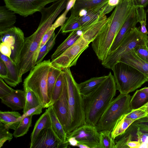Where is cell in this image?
<instances>
[{
	"label": "cell",
	"mask_w": 148,
	"mask_h": 148,
	"mask_svg": "<svg viewBox=\"0 0 148 148\" xmlns=\"http://www.w3.org/2000/svg\"><path fill=\"white\" fill-rule=\"evenodd\" d=\"M134 6L132 0H120L99 33L92 42V47L98 58L106 57L118 32Z\"/></svg>",
	"instance_id": "1"
},
{
	"label": "cell",
	"mask_w": 148,
	"mask_h": 148,
	"mask_svg": "<svg viewBox=\"0 0 148 148\" xmlns=\"http://www.w3.org/2000/svg\"><path fill=\"white\" fill-rule=\"evenodd\" d=\"M117 90L114 76L110 72L98 87L87 95L83 96L86 124L95 126L114 99Z\"/></svg>",
	"instance_id": "2"
},
{
	"label": "cell",
	"mask_w": 148,
	"mask_h": 148,
	"mask_svg": "<svg viewBox=\"0 0 148 148\" xmlns=\"http://www.w3.org/2000/svg\"><path fill=\"white\" fill-rule=\"evenodd\" d=\"M65 78L68 95L69 112L64 130L67 134L86 124L83 96L78 84L74 79L70 68L62 70Z\"/></svg>",
	"instance_id": "3"
},
{
	"label": "cell",
	"mask_w": 148,
	"mask_h": 148,
	"mask_svg": "<svg viewBox=\"0 0 148 148\" xmlns=\"http://www.w3.org/2000/svg\"><path fill=\"white\" fill-rule=\"evenodd\" d=\"M111 69L117 89L120 93L129 94L148 82L147 77L144 74L123 62H117Z\"/></svg>",
	"instance_id": "4"
},
{
	"label": "cell",
	"mask_w": 148,
	"mask_h": 148,
	"mask_svg": "<svg viewBox=\"0 0 148 148\" xmlns=\"http://www.w3.org/2000/svg\"><path fill=\"white\" fill-rule=\"evenodd\" d=\"M50 27L39 23L36 31L25 38L24 45L17 65L21 77L36 65L43 35Z\"/></svg>",
	"instance_id": "5"
},
{
	"label": "cell",
	"mask_w": 148,
	"mask_h": 148,
	"mask_svg": "<svg viewBox=\"0 0 148 148\" xmlns=\"http://www.w3.org/2000/svg\"><path fill=\"white\" fill-rule=\"evenodd\" d=\"M51 66L50 59L36 64L30 70L25 79L23 88H28L33 91L44 104V108H48L50 101L47 95V78Z\"/></svg>",
	"instance_id": "6"
},
{
	"label": "cell",
	"mask_w": 148,
	"mask_h": 148,
	"mask_svg": "<svg viewBox=\"0 0 148 148\" xmlns=\"http://www.w3.org/2000/svg\"><path fill=\"white\" fill-rule=\"evenodd\" d=\"M131 96L120 93L109 104L95 127L99 132L103 130L111 132L118 120L123 116L130 112Z\"/></svg>",
	"instance_id": "7"
},
{
	"label": "cell",
	"mask_w": 148,
	"mask_h": 148,
	"mask_svg": "<svg viewBox=\"0 0 148 148\" xmlns=\"http://www.w3.org/2000/svg\"><path fill=\"white\" fill-rule=\"evenodd\" d=\"M148 40L147 35L142 34L139 28L135 27L125 36L117 49L109 53L101 61L102 65L106 68L112 69L120 61L123 55L137 46L146 44Z\"/></svg>",
	"instance_id": "8"
},
{
	"label": "cell",
	"mask_w": 148,
	"mask_h": 148,
	"mask_svg": "<svg viewBox=\"0 0 148 148\" xmlns=\"http://www.w3.org/2000/svg\"><path fill=\"white\" fill-rule=\"evenodd\" d=\"M90 43L81 35L72 45L58 57L51 60V65L61 70L75 66L79 58L88 48Z\"/></svg>",
	"instance_id": "9"
},
{
	"label": "cell",
	"mask_w": 148,
	"mask_h": 148,
	"mask_svg": "<svg viewBox=\"0 0 148 148\" xmlns=\"http://www.w3.org/2000/svg\"><path fill=\"white\" fill-rule=\"evenodd\" d=\"M25 40L22 30L15 26L0 32V42L7 43L10 46L11 54L10 58L17 65L19 62Z\"/></svg>",
	"instance_id": "10"
},
{
	"label": "cell",
	"mask_w": 148,
	"mask_h": 148,
	"mask_svg": "<svg viewBox=\"0 0 148 148\" xmlns=\"http://www.w3.org/2000/svg\"><path fill=\"white\" fill-rule=\"evenodd\" d=\"M59 0H4L5 5L24 17L40 12L48 4Z\"/></svg>",
	"instance_id": "11"
},
{
	"label": "cell",
	"mask_w": 148,
	"mask_h": 148,
	"mask_svg": "<svg viewBox=\"0 0 148 148\" xmlns=\"http://www.w3.org/2000/svg\"><path fill=\"white\" fill-rule=\"evenodd\" d=\"M74 137L78 144L89 148H99L100 135L95 126L86 124L67 134L66 137Z\"/></svg>",
	"instance_id": "12"
},
{
	"label": "cell",
	"mask_w": 148,
	"mask_h": 148,
	"mask_svg": "<svg viewBox=\"0 0 148 148\" xmlns=\"http://www.w3.org/2000/svg\"><path fill=\"white\" fill-rule=\"evenodd\" d=\"M69 145L67 141L62 142L51 127L40 132L31 148H66Z\"/></svg>",
	"instance_id": "13"
},
{
	"label": "cell",
	"mask_w": 148,
	"mask_h": 148,
	"mask_svg": "<svg viewBox=\"0 0 148 148\" xmlns=\"http://www.w3.org/2000/svg\"><path fill=\"white\" fill-rule=\"evenodd\" d=\"M64 76L63 88L61 94L52 106L56 114L64 129L67 122L69 109L67 90L64 74Z\"/></svg>",
	"instance_id": "14"
},
{
	"label": "cell",
	"mask_w": 148,
	"mask_h": 148,
	"mask_svg": "<svg viewBox=\"0 0 148 148\" xmlns=\"http://www.w3.org/2000/svg\"><path fill=\"white\" fill-rule=\"evenodd\" d=\"M107 17L104 13L100 14L93 22L82 28V36L86 41L90 43L96 38L108 21Z\"/></svg>",
	"instance_id": "15"
},
{
	"label": "cell",
	"mask_w": 148,
	"mask_h": 148,
	"mask_svg": "<svg viewBox=\"0 0 148 148\" xmlns=\"http://www.w3.org/2000/svg\"><path fill=\"white\" fill-rule=\"evenodd\" d=\"M138 23V22L136 18V7L134 6L132 12L116 36L109 53L117 49L127 34L136 27Z\"/></svg>",
	"instance_id": "16"
},
{
	"label": "cell",
	"mask_w": 148,
	"mask_h": 148,
	"mask_svg": "<svg viewBox=\"0 0 148 148\" xmlns=\"http://www.w3.org/2000/svg\"><path fill=\"white\" fill-rule=\"evenodd\" d=\"M1 102L12 110L23 109L25 104V92L24 90L13 89L8 95L0 98Z\"/></svg>",
	"instance_id": "17"
},
{
	"label": "cell",
	"mask_w": 148,
	"mask_h": 148,
	"mask_svg": "<svg viewBox=\"0 0 148 148\" xmlns=\"http://www.w3.org/2000/svg\"><path fill=\"white\" fill-rule=\"evenodd\" d=\"M0 58L4 62L8 70V77L5 81L10 86L15 87L22 81L17 65L8 57L0 53Z\"/></svg>",
	"instance_id": "18"
},
{
	"label": "cell",
	"mask_w": 148,
	"mask_h": 148,
	"mask_svg": "<svg viewBox=\"0 0 148 148\" xmlns=\"http://www.w3.org/2000/svg\"><path fill=\"white\" fill-rule=\"evenodd\" d=\"M120 61L132 66L148 77V63L140 58L133 49L123 55Z\"/></svg>",
	"instance_id": "19"
},
{
	"label": "cell",
	"mask_w": 148,
	"mask_h": 148,
	"mask_svg": "<svg viewBox=\"0 0 148 148\" xmlns=\"http://www.w3.org/2000/svg\"><path fill=\"white\" fill-rule=\"evenodd\" d=\"M108 1V0H107L96 6L88 9H85L86 10V12L84 16H77V20L81 25V29L90 24L100 14L104 12L107 6Z\"/></svg>",
	"instance_id": "20"
},
{
	"label": "cell",
	"mask_w": 148,
	"mask_h": 148,
	"mask_svg": "<svg viewBox=\"0 0 148 148\" xmlns=\"http://www.w3.org/2000/svg\"><path fill=\"white\" fill-rule=\"evenodd\" d=\"M138 128L133 123L123 134L116 137L114 139L116 148H129L127 145L129 142L138 141Z\"/></svg>",
	"instance_id": "21"
},
{
	"label": "cell",
	"mask_w": 148,
	"mask_h": 148,
	"mask_svg": "<svg viewBox=\"0 0 148 148\" xmlns=\"http://www.w3.org/2000/svg\"><path fill=\"white\" fill-rule=\"evenodd\" d=\"M15 14L5 5L0 7V32L14 26L16 19Z\"/></svg>",
	"instance_id": "22"
},
{
	"label": "cell",
	"mask_w": 148,
	"mask_h": 148,
	"mask_svg": "<svg viewBox=\"0 0 148 148\" xmlns=\"http://www.w3.org/2000/svg\"><path fill=\"white\" fill-rule=\"evenodd\" d=\"M51 127V123L48 108L36 121L30 136V148H31L40 132L44 128Z\"/></svg>",
	"instance_id": "23"
},
{
	"label": "cell",
	"mask_w": 148,
	"mask_h": 148,
	"mask_svg": "<svg viewBox=\"0 0 148 148\" xmlns=\"http://www.w3.org/2000/svg\"><path fill=\"white\" fill-rule=\"evenodd\" d=\"M82 33V31L80 30L71 32L67 38L59 45L51 55V60L58 57L72 45L81 36Z\"/></svg>",
	"instance_id": "24"
},
{
	"label": "cell",
	"mask_w": 148,
	"mask_h": 148,
	"mask_svg": "<svg viewBox=\"0 0 148 148\" xmlns=\"http://www.w3.org/2000/svg\"><path fill=\"white\" fill-rule=\"evenodd\" d=\"M107 77V75L92 77L78 84L80 93L82 96L87 95L98 87Z\"/></svg>",
	"instance_id": "25"
},
{
	"label": "cell",
	"mask_w": 148,
	"mask_h": 148,
	"mask_svg": "<svg viewBox=\"0 0 148 148\" xmlns=\"http://www.w3.org/2000/svg\"><path fill=\"white\" fill-rule=\"evenodd\" d=\"M50 118L51 127L54 132L62 143L66 141L67 134L56 114L52 106L48 108Z\"/></svg>",
	"instance_id": "26"
},
{
	"label": "cell",
	"mask_w": 148,
	"mask_h": 148,
	"mask_svg": "<svg viewBox=\"0 0 148 148\" xmlns=\"http://www.w3.org/2000/svg\"><path fill=\"white\" fill-rule=\"evenodd\" d=\"M21 115L18 112L0 111V122L8 127L10 129L15 130L19 122L17 121Z\"/></svg>",
	"instance_id": "27"
},
{
	"label": "cell",
	"mask_w": 148,
	"mask_h": 148,
	"mask_svg": "<svg viewBox=\"0 0 148 148\" xmlns=\"http://www.w3.org/2000/svg\"><path fill=\"white\" fill-rule=\"evenodd\" d=\"M125 114L118 120L111 132V136L114 139L123 134L129 126L135 121L134 120L126 118Z\"/></svg>",
	"instance_id": "28"
},
{
	"label": "cell",
	"mask_w": 148,
	"mask_h": 148,
	"mask_svg": "<svg viewBox=\"0 0 148 148\" xmlns=\"http://www.w3.org/2000/svg\"><path fill=\"white\" fill-rule=\"evenodd\" d=\"M107 0H76L74 6L70 10L71 14L77 16L79 11L83 9H88L96 6Z\"/></svg>",
	"instance_id": "29"
},
{
	"label": "cell",
	"mask_w": 148,
	"mask_h": 148,
	"mask_svg": "<svg viewBox=\"0 0 148 148\" xmlns=\"http://www.w3.org/2000/svg\"><path fill=\"white\" fill-rule=\"evenodd\" d=\"M24 90L25 92V101L23 113L42 103L37 95L32 90L28 88L24 89Z\"/></svg>",
	"instance_id": "30"
},
{
	"label": "cell",
	"mask_w": 148,
	"mask_h": 148,
	"mask_svg": "<svg viewBox=\"0 0 148 148\" xmlns=\"http://www.w3.org/2000/svg\"><path fill=\"white\" fill-rule=\"evenodd\" d=\"M148 101V94L137 90L131 97L130 106L132 110L144 106Z\"/></svg>",
	"instance_id": "31"
},
{
	"label": "cell",
	"mask_w": 148,
	"mask_h": 148,
	"mask_svg": "<svg viewBox=\"0 0 148 148\" xmlns=\"http://www.w3.org/2000/svg\"><path fill=\"white\" fill-rule=\"evenodd\" d=\"M62 71L61 70L53 67L51 65L49 69L47 78V90L50 103L57 78Z\"/></svg>",
	"instance_id": "32"
},
{
	"label": "cell",
	"mask_w": 148,
	"mask_h": 148,
	"mask_svg": "<svg viewBox=\"0 0 148 148\" xmlns=\"http://www.w3.org/2000/svg\"><path fill=\"white\" fill-rule=\"evenodd\" d=\"M32 118V116H27L20 121L13 134L14 137L18 138L21 137L27 133L31 125Z\"/></svg>",
	"instance_id": "33"
},
{
	"label": "cell",
	"mask_w": 148,
	"mask_h": 148,
	"mask_svg": "<svg viewBox=\"0 0 148 148\" xmlns=\"http://www.w3.org/2000/svg\"><path fill=\"white\" fill-rule=\"evenodd\" d=\"M77 18V17L70 15L59 30L62 33L65 34L74 31L80 30L82 26Z\"/></svg>",
	"instance_id": "34"
},
{
	"label": "cell",
	"mask_w": 148,
	"mask_h": 148,
	"mask_svg": "<svg viewBox=\"0 0 148 148\" xmlns=\"http://www.w3.org/2000/svg\"><path fill=\"white\" fill-rule=\"evenodd\" d=\"M111 132L108 130L99 132V148H116L114 140L111 136Z\"/></svg>",
	"instance_id": "35"
},
{
	"label": "cell",
	"mask_w": 148,
	"mask_h": 148,
	"mask_svg": "<svg viewBox=\"0 0 148 148\" xmlns=\"http://www.w3.org/2000/svg\"><path fill=\"white\" fill-rule=\"evenodd\" d=\"M56 34L55 32L53 33L50 39L40 49L36 64H38L42 62L45 56L52 49L55 44L56 38L59 33Z\"/></svg>",
	"instance_id": "36"
},
{
	"label": "cell",
	"mask_w": 148,
	"mask_h": 148,
	"mask_svg": "<svg viewBox=\"0 0 148 148\" xmlns=\"http://www.w3.org/2000/svg\"><path fill=\"white\" fill-rule=\"evenodd\" d=\"M64 77V73L62 71L57 78L48 108L52 106L60 97L63 89Z\"/></svg>",
	"instance_id": "37"
},
{
	"label": "cell",
	"mask_w": 148,
	"mask_h": 148,
	"mask_svg": "<svg viewBox=\"0 0 148 148\" xmlns=\"http://www.w3.org/2000/svg\"><path fill=\"white\" fill-rule=\"evenodd\" d=\"M137 19L140 24L141 32L145 34H148L146 27V13L144 8L142 7H136Z\"/></svg>",
	"instance_id": "38"
},
{
	"label": "cell",
	"mask_w": 148,
	"mask_h": 148,
	"mask_svg": "<svg viewBox=\"0 0 148 148\" xmlns=\"http://www.w3.org/2000/svg\"><path fill=\"white\" fill-rule=\"evenodd\" d=\"M10 128L4 124L0 122V148L7 141H10L13 138V134L9 131Z\"/></svg>",
	"instance_id": "39"
},
{
	"label": "cell",
	"mask_w": 148,
	"mask_h": 148,
	"mask_svg": "<svg viewBox=\"0 0 148 148\" xmlns=\"http://www.w3.org/2000/svg\"><path fill=\"white\" fill-rule=\"evenodd\" d=\"M148 114L146 112V108L144 105L141 107L132 110L128 113L126 114V118L134 120L135 121L145 117Z\"/></svg>",
	"instance_id": "40"
},
{
	"label": "cell",
	"mask_w": 148,
	"mask_h": 148,
	"mask_svg": "<svg viewBox=\"0 0 148 148\" xmlns=\"http://www.w3.org/2000/svg\"><path fill=\"white\" fill-rule=\"evenodd\" d=\"M133 49L140 58L148 63V48L146 43L137 46Z\"/></svg>",
	"instance_id": "41"
},
{
	"label": "cell",
	"mask_w": 148,
	"mask_h": 148,
	"mask_svg": "<svg viewBox=\"0 0 148 148\" xmlns=\"http://www.w3.org/2000/svg\"><path fill=\"white\" fill-rule=\"evenodd\" d=\"M44 104L42 103L38 106L29 110L25 113H23V114L18 119L17 122H19L25 117L40 114L42 112V110L44 108Z\"/></svg>",
	"instance_id": "42"
},
{
	"label": "cell",
	"mask_w": 148,
	"mask_h": 148,
	"mask_svg": "<svg viewBox=\"0 0 148 148\" xmlns=\"http://www.w3.org/2000/svg\"><path fill=\"white\" fill-rule=\"evenodd\" d=\"M13 89L9 87L0 77V98H1L10 94Z\"/></svg>",
	"instance_id": "43"
},
{
	"label": "cell",
	"mask_w": 148,
	"mask_h": 148,
	"mask_svg": "<svg viewBox=\"0 0 148 148\" xmlns=\"http://www.w3.org/2000/svg\"><path fill=\"white\" fill-rule=\"evenodd\" d=\"M55 30L51 26L50 27L43 35L40 45V49L43 47L50 39L54 32Z\"/></svg>",
	"instance_id": "44"
},
{
	"label": "cell",
	"mask_w": 148,
	"mask_h": 148,
	"mask_svg": "<svg viewBox=\"0 0 148 148\" xmlns=\"http://www.w3.org/2000/svg\"><path fill=\"white\" fill-rule=\"evenodd\" d=\"M67 14V13L64 12L53 24L51 26L55 29L59 27H62L68 18L66 16Z\"/></svg>",
	"instance_id": "45"
},
{
	"label": "cell",
	"mask_w": 148,
	"mask_h": 148,
	"mask_svg": "<svg viewBox=\"0 0 148 148\" xmlns=\"http://www.w3.org/2000/svg\"><path fill=\"white\" fill-rule=\"evenodd\" d=\"M133 123L138 127L148 129V115L136 120Z\"/></svg>",
	"instance_id": "46"
},
{
	"label": "cell",
	"mask_w": 148,
	"mask_h": 148,
	"mask_svg": "<svg viewBox=\"0 0 148 148\" xmlns=\"http://www.w3.org/2000/svg\"><path fill=\"white\" fill-rule=\"evenodd\" d=\"M0 51L1 53L10 58L11 54V49L10 46L8 43L1 42Z\"/></svg>",
	"instance_id": "47"
},
{
	"label": "cell",
	"mask_w": 148,
	"mask_h": 148,
	"mask_svg": "<svg viewBox=\"0 0 148 148\" xmlns=\"http://www.w3.org/2000/svg\"><path fill=\"white\" fill-rule=\"evenodd\" d=\"M8 70L5 64L0 58V77L4 80L8 77Z\"/></svg>",
	"instance_id": "48"
},
{
	"label": "cell",
	"mask_w": 148,
	"mask_h": 148,
	"mask_svg": "<svg viewBox=\"0 0 148 148\" xmlns=\"http://www.w3.org/2000/svg\"><path fill=\"white\" fill-rule=\"evenodd\" d=\"M134 5L135 7L145 8L148 4V0H132Z\"/></svg>",
	"instance_id": "49"
},
{
	"label": "cell",
	"mask_w": 148,
	"mask_h": 148,
	"mask_svg": "<svg viewBox=\"0 0 148 148\" xmlns=\"http://www.w3.org/2000/svg\"><path fill=\"white\" fill-rule=\"evenodd\" d=\"M66 141L69 143V145L73 147H76L78 144L77 140L74 137H66Z\"/></svg>",
	"instance_id": "50"
},
{
	"label": "cell",
	"mask_w": 148,
	"mask_h": 148,
	"mask_svg": "<svg viewBox=\"0 0 148 148\" xmlns=\"http://www.w3.org/2000/svg\"><path fill=\"white\" fill-rule=\"evenodd\" d=\"M140 145V142L136 141H131L127 144L129 148H139Z\"/></svg>",
	"instance_id": "51"
},
{
	"label": "cell",
	"mask_w": 148,
	"mask_h": 148,
	"mask_svg": "<svg viewBox=\"0 0 148 148\" xmlns=\"http://www.w3.org/2000/svg\"><path fill=\"white\" fill-rule=\"evenodd\" d=\"M120 0H108V5L114 8L119 4Z\"/></svg>",
	"instance_id": "52"
},
{
	"label": "cell",
	"mask_w": 148,
	"mask_h": 148,
	"mask_svg": "<svg viewBox=\"0 0 148 148\" xmlns=\"http://www.w3.org/2000/svg\"><path fill=\"white\" fill-rule=\"evenodd\" d=\"M139 148H148V143H140Z\"/></svg>",
	"instance_id": "53"
},
{
	"label": "cell",
	"mask_w": 148,
	"mask_h": 148,
	"mask_svg": "<svg viewBox=\"0 0 148 148\" xmlns=\"http://www.w3.org/2000/svg\"><path fill=\"white\" fill-rule=\"evenodd\" d=\"M76 147L80 148H89L87 146L83 144H78Z\"/></svg>",
	"instance_id": "54"
},
{
	"label": "cell",
	"mask_w": 148,
	"mask_h": 148,
	"mask_svg": "<svg viewBox=\"0 0 148 148\" xmlns=\"http://www.w3.org/2000/svg\"><path fill=\"white\" fill-rule=\"evenodd\" d=\"M141 91L148 94V87H145L140 89Z\"/></svg>",
	"instance_id": "55"
},
{
	"label": "cell",
	"mask_w": 148,
	"mask_h": 148,
	"mask_svg": "<svg viewBox=\"0 0 148 148\" xmlns=\"http://www.w3.org/2000/svg\"><path fill=\"white\" fill-rule=\"evenodd\" d=\"M144 106L145 107L146 112L148 113V101Z\"/></svg>",
	"instance_id": "56"
},
{
	"label": "cell",
	"mask_w": 148,
	"mask_h": 148,
	"mask_svg": "<svg viewBox=\"0 0 148 148\" xmlns=\"http://www.w3.org/2000/svg\"><path fill=\"white\" fill-rule=\"evenodd\" d=\"M146 45L147 47L148 48V40L146 42Z\"/></svg>",
	"instance_id": "57"
},
{
	"label": "cell",
	"mask_w": 148,
	"mask_h": 148,
	"mask_svg": "<svg viewBox=\"0 0 148 148\" xmlns=\"http://www.w3.org/2000/svg\"><path fill=\"white\" fill-rule=\"evenodd\" d=\"M147 78H148V77Z\"/></svg>",
	"instance_id": "58"
},
{
	"label": "cell",
	"mask_w": 148,
	"mask_h": 148,
	"mask_svg": "<svg viewBox=\"0 0 148 148\" xmlns=\"http://www.w3.org/2000/svg\"><path fill=\"white\" fill-rule=\"evenodd\" d=\"M147 37H148V36L147 35Z\"/></svg>",
	"instance_id": "59"
},
{
	"label": "cell",
	"mask_w": 148,
	"mask_h": 148,
	"mask_svg": "<svg viewBox=\"0 0 148 148\" xmlns=\"http://www.w3.org/2000/svg\"></svg>",
	"instance_id": "60"
},
{
	"label": "cell",
	"mask_w": 148,
	"mask_h": 148,
	"mask_svg": "<svg viewBox=\"0 0 148 148\" xmlns=\"http://www.w3.org/2000/svg\"></svg>",
	"instance_id": "61"
}]
</instances>
